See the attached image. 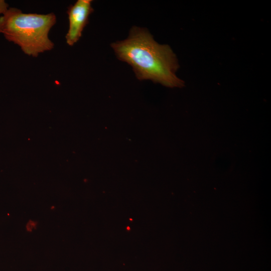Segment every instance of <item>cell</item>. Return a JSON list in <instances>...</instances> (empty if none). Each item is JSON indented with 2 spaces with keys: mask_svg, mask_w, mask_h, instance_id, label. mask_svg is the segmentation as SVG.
Masks as SVG:
<instances>
[{
  "mask_svg": "<svg viewBox=\"0 0 271 271\" xmlns=\"http://www.w3.org/2000/svg\"><path fill=\"white\" fill-rule=\"evenodd\" d=\"M111 47L119 60L132 67L139 80L171 88L184 85L176 74L179 65L175 54L169 45L155 41L146 28L132 27L126 39L111 43Z\"/></svg>",
  "mask_w": 271,
  "mask_h": 271,
  "instance_id": "1",
  "label": "cell"
},
{
  "mask_svg": "<svg viewBox=\"0 0 271 271\" xmlns=\"http://www.w3.org/2000/svg\"><path fill=\"white\" fill-rule=\"evenodd\" d=\"M56 23L54 13L26 14L11 7L0 17V33L25 54L36 57L54 48L48 35Z\"/></svg>",
  "mask_w": 271,
  "mask_h": 271,
  "instance_id": "2",
  "label": "cell"
},
{
  "mask_svg": "<svg viewBox=\"0 0 271 271\" xmlns=\"http://www.w3.org/2000/svg\"><path fill=\"white\" fill-rule=\"evenodd\" d=\"M92 3L91 0H78L68 8L69 28L65 39L69 46H73L82 36L88 23L89 17L94 12Z\"/></svg>",
  "mask_w": 271,
  "mask_h": 271,
  "instance_id": "3",
  "label": "cell"
},
{
  "mask_svg": "<svg viewBox=\"0 0 271 271\" xmlns=\"http://www.w3.org/2000/svg\"><path fill=\"white\" fill-rule=\"evenodd\" d=\"M8 4L4 0H0V15H3L9 9Z\"/></svg>",
  "mask_w": 271,
  "mask_h": 271,
  "instance_id": "4",
  "label": "cell"
},
{
  "mask_svg": "<svg viewBox=\"0 0 271 271\" xmlns=\"http://www.w3.org/2000/svg\"><path fill=\"white\" fill-rule=\"evenodd\" d=\"M36 226L35 222L30 221L28 223L27 228V229L29 231H31L32 229H33Z\"/></svg>",
  "mask_w": 271,
  "mask_h": 271,
  "instance_id": "5",
  "label": "cell"
}]
</instances>
